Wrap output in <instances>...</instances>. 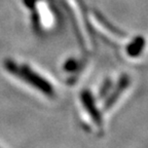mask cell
<instances>
[{
    "mask_svg": "<svg viewBox=\"0 0 148 148\" xmlns=\"http://www.w3.org/2000/svg\"><path fill=\"white\" fill-rule=\"evenodd\" d=\"M4 67L8 72L18 76L22 80L26 81L30 86H34L38 90L43 92L46 96L53 95V88L49 81L39 74L31 69L28 65H20L18 63L14 62L12 60H5Z\"/></svg>",
    "mask_w": 148,
    "mask_h": 148,
    "instance_id": "cell-1",
    "label": "cell"
},
{
    "mask_svg": "<svg viewBox=\"0 0 148 148\" xmlns=\"http://www.w3.org/2000/svg\"><path fill=\"white\" fill-rule=\"evenodd\" d=\"M80 100L81 103L83 104L86 110L88 112L90 116L92 117V119L94 120V123L98 125L99 127H102V116L100 111L98 110L97 106H96L95 100H94V97H92V92L88 90H83L82 92H80Z\"/></svg>",
    "mask_w": 148,
    "mask_h": 148,
    "instance_id": "cell-2",
    "label": "cell"
},
{
    "mask_svg": "<svg viewBox=\"0 0 148 148\" xmlns=\"http://www.w3.org/2000/svg\"><path fill=\"white\" fill-rule=\"evenodd\" d=\"M129 84H130L129 76H127V75H123V76L119 78V80H118L117 86H116V88H114V90L112 92V94H111V95L106 99V101H105L104 107H103L104 110H108L110 107H112V105L117 101L118 98L120 97V95H121V94L125 90V88L129 86Z\"/></svg>",
    "mask_w": 148,
    "mask_h": 148,
    "instance_id": "cell-3",
    "label": "cell"
},
{
    "mask_svg": "<svg viewBox=\"0 0 148 148\" xmlns=\"http://www.w3.org/2000/svg\"><path fill=\"white\" fill-rule=\"evenodd\" d=\"M144 45H145V39L143 37L138 36L127 45V53L130 57H137L141 53L142 49H143Z\"/></svg>",
    "mask_w": 148,
    "mask_h": 148,
    "instance_id": "cell-4",
    "label": "cell"
},
{
    "mask_svg": "<svg viewBox=\"0 0 148 148\" xmlns=\"http://www.w3.org/2000/svg\"><path fill=\"white\" fill-rule=\"evenodd\" d=\"M96 16H97V18H98V21L100 22V23L102 24V25L104 26L105 28H107L110 32H112V33H114V34H116V35H119V36H125V33H123L121 31L119 30V29H117L116 27H114V26H112L110 23H109L108 21H106V18H104V16H102L101 14H99V12H96Z\"/></svg>",
    "mask_w": 148,
    "mask_h": 148,
    "instance_id": "cell-5",
    "label": "cell"
},
{
    "mask_svg": "<svg viewBox=\"0 0 148 148\" xmlns=\"http://www.w3.org/2000/svg\"><path fill=\"white\" fill-rule=\"evenodd\" d=\"M111 86H112V81L110 80V79H107V80L104 81V83H103V86H101V88H100V98H104L107 96V94L109 92V90H110Z\"/></svg>",
    "mask_w": 148,
    "mask_h": 148,
    "instance_id": "cell-6",
    "label": "cell"
},
{
    "mask_svg": "<svg viewBox=\"0 0 148 148\" xmlns=\"http://www.w3.org/2000/svg\"><path fill=\"white\" fill-rule=\"evenodd\" d=\"M77 67H78V63L74 60V59H69V60L64 64V69L68 72L75 71V70L77 69Z\"/></svg>",
    "mask_w": 148,
    "mask_h": 148,
    "instance_id": "cell-7",
    "label": "cell"
},
{
    "mask_svg": "<svg viewBox=\"0 0 148 148\" xmlns=\"http://www.w3.org/2000/svg\"><path fill=\"white\" fill-rule=\"evenodd\" d=\"M23 1H24V3H25L28 7H30L31 9L35 6V3L37 2V0H23Z\"/></svg>",
    "mask_w": 148,
    "mask_h": 148,
    "instance_id": "cell-8",
    "label": "cell"
}]
</instances>
